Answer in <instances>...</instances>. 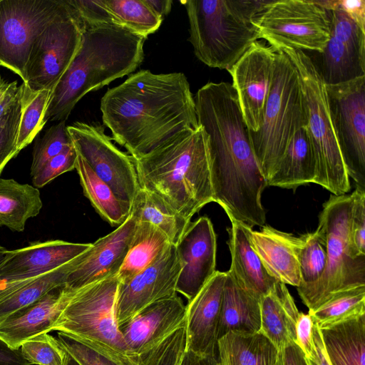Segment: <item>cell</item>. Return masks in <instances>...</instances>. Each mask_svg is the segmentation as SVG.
Listing matches in <instances>:
<instances>
[{"label":"cell","instance_id":"cell-1","mask_svg":"<svg viewBox=\"0 0 365 365\" xmlns=\"http://www.w3.org/2000/svg\"><path fill=\"white\" fill-rule=\"evenodd\" d=\"M100 109L111 138L135 160L199 126L190 83L180 72L131 74L106 91Z\"/></svg>","mask_w":365,"mask_h":365},{"label":"cell","instance_id":"cell-2","mask_svg":"<svg viewBox=\"0 0 365 365\" xmlns=\"http://www.w3.org/2000/svg\"><path fill=\"white\" fill-rule=\"evenodd\" d=\"M198 123L208 138L213 202L230 220L252 228L265 224L261 197L267 182L255 158L239 104L223 101L205 109Z\"/></svg>","mask_w":365,"mask_h":365},{"label":"cell","instance_id":"cell-3","mask_svg":"<svg viewBox=\"0 0 365 365\" xmlns=\"http://www.w3.org/2000/svg\"><path fill=\"white\" fill-rule=\"evenodd\" d=\"M83 23L80 48L52 91L46 122L66 120L86 93L130 75L143 61L146 38L114 24Z\"/></svg>","mask_w":365,"mask_h":365},{"label":"cell","instance_id":"cell-4","mask_svg":"<svg viewBox=\"0 0 365 365\" xmlns=\"http://www.w3.org/2000/svg\"><path fill=\"white\" fill-rule=\"evenodd\" d=\"M134 163L140 187L190 220L213 202L208 138L201 125L179 133Z\"/></svg>","mask_w":365,"mask_h":365},{"label":"cell","instance_id":"cell-5","mask_svg":"<svg viewBox=\"0 0 365 365\" xmlns=\"http://www.w3.org/2000/svg\"><path fill=\"white\" fill-rule=\"evenodd\" d=\"M268 1H182L195 56L209 67L230 70L260 38L253 20Z\"/></svg>","mask_w":365,"mask_h":365},{"label":"cell","instance_id":"cell-6","mask_svg":"<svg viewBox=\"0 0 365 365\" xmlns=\"http://www.w3.org/2000/svg\"><path fill=\"white\" fill-rule=\"evenodd\" d=\"M306 124L298 72L288 56L277 50L260 128L255 133L250 132L255 158L267 182L275 172L294 133Z\"/></svg>","mask_w":365,"mask_h":365},{"label":"cell","instance_id":"cell-7","mask_svg":"<svg viewBox=\"0 0 365 365\" xmlns=\"http://www.w3.org/2000/svg\"><path fill=\"white\" fill-rule=\"evenodd\" d=\"M279 50L291 60L299 76L305 105V128L315 160L314 183L334 195L346 194L351 189L349 177L334 127L326 83L304 51L287 48Z\"/></svg>","mask_w":365,"mask_h":365},{"label":"cell","instance_id":"cell-8","mask_svg":"<svg viewBox=\"0 0 365 365\" xmlns=\"http://www.w3.org/2000/svg\"><path fill=\"white\" fill-rule=\"evenodd\" d=\"M119 281L110 277L75 292L52 324L120 365H143L129 353L119 330L115 303Z\"/></svg>","mask_w":365,"mask_h":365},{"label":"cell","instance_id":"cell-9","mask_svg":"<svg viewBox=\"0 0 365 365\" xmlns=\"http://www.w3.org/2000/svg\"><path fill=\"white\" fill-rule=\"evenodd\" d=\"M352 195H331L319 217L325 231L327 265L322 277L302 300L314 310L333 294L365 285V257L354 258L349 246Z\"/></svg>","mask_w":365,"mask_h":365},{"label":"cell","instance_id":"cell-10","mask_svg":"<svg viewBox=\"0 0 365 365\" xmlns=\"http://www.w3.org/2000/svg\"><path fill=\"white\" fill-rule=\"evenodd\" d=\"M253 23L274 49L322 53L331 33V11L319 1L269 0Z\"/></svg>","mask_w":365,"mask_h":365},{"label":"cell","instance_id":"cell-11","mask_svg":"<svg viewBox=\"0 0 365 365\" xmlns=\"http://www.w3.org/2000/svg\"><path fill=\"white\" fill-rule=\"evenodd\" d=\"M83 29L81 16L66 0L63 11L33 42L24 83L33 91H53L80 48Z\"/></svg>","mask_w":365,"mask_h":365},{"label":"cell","instance_id":"cell-12","mask_svg":"<svg viewBox=\"0 0 365 365\" xmlns=\"http://www.w3.org/2000/svg\"><path fill=\"white\" fill-rule=\"evenodd\" d=\"M65 6L66 0H0V66L25 82L33 42Z\"/></svg>","mask_w":365,"mask_h":365},{"label":"cell","instance_id":"cell-13","mask_svg":"<svg viewBox=\"0 0 365 365\" xmlns=\"http://www.w3.org/2000/svg\"><path fill=\"white\" fill-rule=\"evenodd\" d=\"M66 129L76 153L120 200L132 205L140 188L133 158L111 142L101 125L76 122Z\"/></svg>","mask_w":365,"mask_h":365},{"label":"cell","instance_id":"cell-14","mask_svg":"<svg viewBox=\"0 0 365 365\" xmlns=\"http://www.w3.org/2000/svg\"><path fill=\"white\" fill-rule=\"evenodd\" d=\"M334 127L349 178L365 188V76L327 85Z\"/></svg>","mask_w":365,"mask_h":365},{"label":"cell","instance_id":"cell-15","mask_svg":"<svg viewBox=\"0 0 365 365\" xmlns=\"http://www.w3.org/2000/svg\"><path fill=\"white\" fill-rule=\"evenodd\" d=\"M324 6L331 11V33L316 67L324 83L338 84L365 76V31L334 1H324Z\"/></svg>","mask_w":365,"mask_h":365},{"label":"cell","instance_id":"cell-16","mask_svg":"<svg viewBox=\"0 0 365 365\" xmlns=\"http://www.w3.org/2000/svg\"><path fill=\"white\" fill-rule=\"evenodd\" d=\"M180 269L175 245L171 244L150 266L119 282L115 303L118 327L150 304L176 295Z\"/></svg>","mask_w":365,"mask_h":365},{"label":"cell","instance_id":"cell-17","mask_svg":"<svg viewBox=\"0 0 365 365\" xmlns=\"http://www.w3.org/2000/svg\"><path fill=\"white\" fill-rule=\"evenodd\" d=\"M275 52L264 41L258 40L227 71L243 119L252 133L260 128L271 88Z\"/></svg>","mask_w":365,"mask_h":365},{"label":"cell","instance_id":"cell-18","mask_svg":"<svg viewBox=\"0 0 365 365\" xmlns=\"http://www.w3.org/2000/svg\"><path fill=\"white\" fill-rule=\"evenodd\" d=\"M175 248L181 265L176 292L190 301L217 271L216 235L210 218L190 222Z\"/></svg>","mask_w":365,"mask_h":365},{"label":"cell","instance_id":"cell-19","mask_svg":"<svg viewBox=\"0 0 365 365\" xmlns=\"http://www.w3.org/2000/svg\"><path fill=\"white\" fill-rule=\"evenodd\" d=\"M186 305L177 294L155 302L119 327L130 355L140 358L185 326ZM141 363V362H140Z\"/></svg>","mask_w":365,"mask_h":365},{"label":"cell","instance_id":"cell-20","mask_svg":"<svg viewBox=\"0 0 365 365\" xmlns=\"http://www.w3.org/2000/svg\"><path fill=\"white\" fill-rule=\"evenodd\" d=\"M136 223L130 215L115 230L92 243L83 254L79 264L67 274L65 287L75 292L116 277L128 251Z\"/></svg>","mask_w":365,"mask_h":365},{"label":"cell","instance_id":"cell-21","mask_svg":"<svg viewBox=\"0 0 365 365\" xmlns=\"http://www.w3.org/2000/svg\"><path fill=\"white\" fill-rule=\"evenodd\" d=\"M226 272L216 271L186 305L185 350L218 359L217 331Z\"/></svg>","mask_w":365,"mask_h":365},{"label":"cell","instance_id":"cell-22","mask_svg":"<svg viewBox=\"0 0 365 365\" xmlns=\"http://www.w3.org/2000/svg\"><path fill=\"white\" fill-rule=\"evenodd\" d=\"M91 244L56 240L10 250L0 267V280H26L49 273L80 256Z\"/></svg>","mask_w":365,"mask_h":365},{"label":"cell","instance_id":"cell-23","mask_svg":"<svg viewBox=\"0 0 365 365\" xmlns=\"http://www.w3.org/2000/svg\"><path fill=\"white\" fill-rule=\"evenodd\" d=\"M73 293L65 285L56 287L11 314L0 324V340L10 349L18 350L28 339L51 332L52 324Z\"/></svg>","mask_w":365,"mask_h":365},{"label":"cell","instance_id":"cell-24","mask_svg":"<svg viewBox=\"0 0 365 365\" xmlns=\"http://www.w3.org/2000/svg\"><path fill=\"white\" fill-rule=\"evenodd\" d=\"M81 19L91 24H110L148 38L163 19L144 0H68Z\"/></svg>","mask_w":365,"mask_h":365},{"label":"cell","instance_id":"cell-25","mask_svg":"<svg viewBox=\"0 0 365 365\" xmlns=\"http://www.w3.org/2000/svg\"><path fill=\"white\" fill-rule=\"evenodd\" d=\"M250 244L267 272L277 281L296 287L300 284L299 252L300 236L269 225L259 230L247 227Z\"/></svg>","mask_w":365,"mask_h":365},{"label":"cell","instance_id":"cell-26","mask_svg":"<svg viewBox=\"0 0 365 365\" xmlns=\"http://www.w3.org/2000/svg\"><path fill=\"white\" fill-rule=\"evenodd\" d=\"M230 221L228 246L231 266L228 272L242 289L259 300L273 289L277 280L267 272L252 248L247 227L235 220Z\"/></svg>","mask_w":365,"mask_h":365},{"label":"cell","instance_id":"cell-27","mask_svg":"<svg viewBox=\"0 0 365 365\" xmlns=\"http://www.w3.org/2000/svg\"><path fill=\"white\" fill-rule=\"evenodd\" d=\"M260 330L281 351L296 343L295 328L299 315L293 297L282 282L259 299Z\"/></svg>","mask_w":365,"mask_h":365},{"label":"cell","instance_id":"cell-28","mask_svg":"<svg viewBox=\"0 0 365 365\" xmlns=\"http://www.w3.org/2000/svg\"><path fill=\"white\" fill-rule=\"evenodd\" d=\"M220 365H279L281 351L260 331H230L217 341Z\"/></svg>","mask_w":365,"mask_h":365},{"label":"cell","instance_id":"cell-29","mask_svg":"<svg viewBox=\"0 0 365 365\" xmlns=\"http://www.w3.org/2000/svg\"><path fill=\"white\" fill-rule=\"evenodd\" d=\"M260 324L259 300L242 289L227 271L222 297L218 339L230 331L258 332Z\"/></svg>","mask_w":365,"mask_h":365},{"label":"cell","instance_id":"cell-30","mask_svg":"<svg viewBox=\"0 0 365 365\" xmlns=\"http://www.w3.org/2000/svg\"><path fill=\"white\" fill-rule=\"evenodd\" d=\"M315 160L307 129L299 128L292 135L267 186L295 190L315 178Z\"/></svg>","mask_w":365,"mask_h":365},{"label":"cell","instance_id":"cell-31","mask_svg":"<svg viewBox=\"0 0 365 365\" xmlns=\"http://www.w3.org/2000/svg\"><path fill=\"white\" fill-rule=\"evenodd\" d=\"M319 330L331 365H365V314Z\"/></svg>","mask_w":365,"mask_h":365},{"label":"cell","instance_id":"cell-32","mask_svg":"<svg viewBox=\"0 0 365 365\" xmlns=\"http://www.w3.org/2000/svg\"><path fill=\"white\" fill-rule=\"evenodd\" d=\"M43 207L39 190L14 179L0 178V227L23 232L26 221Z\"/></svg>","mask_w":365,"mask_h":365},{"label":"cell","instance_id":"cell-33","mask_svg":"<svg viewBox=\"0 0 365 365\" xmlns=\"http://www.w3.org/2000/svg\"><path fill=\"white\" fill-rule=\"evenodd\" d=\"M170 245L167 236L155 226L137 222L128 251L116 276L119 282L128 281L150 266Z\"/></svg>","mask_w":365,"mask_h":365},{"label":"cell","instance_id":"cell-34","mask_svg":"<svg viewBox=\"0 0 365 365\" xmlns=\"http://www.w3.org/2000/svg\"><path fill=\"white\" fill-rule=\"evenodd\" d=\"M130 215L137 222H148L175 245L186 230L190 220L176 212L155 193L140 187L131 205Z\"/></svg>","mask_w":365,"mask_h":365},{"label":"cell","instance_id":"cell-35","mask_svg":"<svg viewBox=\"0 0 365 365\" xmlns=\"http://www.w3.org/2000/svg\"><path fill=\"white\" fill-rule=\"evenodd\" d=\"M75 169L84 195L101 217L112 226L123 224L130 215L131 205L120 200L78 153Z\"/></svg>","mask_w":365,"mask_h":365},{"label":"cell","instance_id":"cell-36","mask_svg":"<svg viewBox=\"0 0 365 365\" xmlns=\"http://www.w3.org/2000/svg\"><path fill=\"white\" fill-rule=\"evenodd\" d=\"M83 254L54 271L26 280L1 299L0 324L9 316L36 302L52 289L65 285L67 274L79 264Z\"/></svg>","mask_w":365,"mask_h":365},{"label":"cell","instance_id":"cell-37","mask_svg":"<svg viewBox=\"0 0 365 365\" xmlns=\"http://www.w3.org/2000/svg\"><path fill=\"white\" fill-rule=\"evenodd\" d=\"M299 252L300 284L297 287L303 299L317 286L327 265V241L323 226L319 223L312 232L300 235Z\"/></svg>","mask_w":365,"mask_h":365},{"label":"cell","instance_id":"cell-38","mask_svg":"<svg viewBox=\"0 0 365 365\" xmlns=\"http://www.w3.org/2000/svg\"><path fill=\"white\" fill-rule=\"evenodd\" d=\"M309 314L319 328L365 314V285L333 294Z\"/></svg>","mask_w":365,"mask_h":365},{"label":"cell","instance_id":"cell-39","mask_svg":"<svg viewBox=\"0 0 365 365\" xmlns=\"http://www.w3.org/2000/svg\"><path fill=\"white\" fill-rule=\"evenodd\" d=\"M22 86L21 112L17 135L19 151L33 141L46 123L45 115L52 93L46 89L33 91L24 82Z\"/></svg>","mask_w":365,"mask_h":365},{"label":"cell","instance_id":"cell-40","mask_svg":"<svg viewBox=\"0 0 365 365\" xmlns=\"http://www.w3.org/2000/svg\"><path fill=\"white\" fill-rule=\"evenodd\" d=\"M20 350L31 365H62L66 356L58 339L48 333L28 339L21 344Z\"/></svg>","mask_w":365,"mask_h":365},{"label":"cell","instance_id":"cell-41","mask_svg":"<svg viewBox=\"0 0 365 365\" xmlns=\"http://www.w3.org/2000/svg\"><path fill=\"white\" fill-rule=\"evenodd\" d=\"M72 144L68 133L66 120L49 128L34 145L31 166V175H35L50 159Z\"/></svg>","mask_w":365,"mask_h":365},{"label":"cell","instance_id":"cell-42","mask_svg":"<svg viewBox=\"0 0 365 365\" xmlns=\"http://www.w3.org/2000/svg\"><path fill=\"white\" fill-rule=\"evenodd\" d=\"M21 112L20 97L0 118V175L8 162L19 153L17 148V135Z\"/></svg>","mask_w":365,"mask_h":365},{"label":"cell","instance_id":"cell-43","mask_svg":"<svg viewBox=\"0 0 365 365\" xmlns=\"http://www.w3.org/2000/svg\"><path fill=\"white\" fill-rule=\"evenodd\" d=\"M351 195L349 246L351 257L359 258L365 257V188L356 185Z\"/></svg>","mask_w":365,"mask_h":365},{"label":"cell","instance_id":"cell-44","mask_svg":"<svg viewBox=\"0 0 365 365\" xmlns=\"http://www.w3.org/2000/svg\"><path fill=\"white\" fill-rule=\"evenodd\" d=\"M185 326L140 358L143 365H179L185 350Z\"/></svg>","mask_w":365,"mask_h":365},{"label":"cell","instance_id":"cell-45","mask_svg":"<svg viewBox=\"0 0 365 365\" xmlns=\"http://www.w3.org/2000/svg\"><path fill=\"white\" fill-rule=\"evenodd\" d=\"M57 336L63 349L79 365H120L107 355L65 333L58 331Z\"/></svg>","mask_w":365,"mask_h":365},{"label":"cell","instance_id":"cell-46","mask_svg":"<svg viewBox=\"0 0 365 365\" xmlns=\"http://www.w3.org/2000/svg\"><path fill=\"white\" fill-rule=\"evenodd\" d=\"M77 153L73 143L50 159L32 176L34 187H43L61 174L76 168Z\"/></svg>","mask_w":365,"mask_h":365},{"label":"cell","instance_id":"cell-47","mask_svg":"<svg viewBox=\"0 0 365 365\" xmlns=\"http://www.w3.org/2000/svg\"><path fill=\"white\" fill-rule=\"evenodd\" d=\"M313 324V319L309 313H299L295 328V344L302 350L305 358L309 357L314 349Z\"/></svg>","mask_w":365,"mask_h":365},{"label":"cell","instance_id":"cell-48","mask_svg":"<svg viewBox=\"0 0 365 365\" xmlns=\"http://www.w3.org/2000/svg\"><path fill=\"white\" fill-rule=\"evenodd\" d=\"M22 87L16 81L9 83L0 77V118L20 98Z\"/></svg>","mask_w":365,"mask_h":365},{"label":"cell","instance_id":"cell-49","mask_svg":"<svg viewBox=\"0 0 365 365\" xmlns=\"http://www.w3.org/2000/svg\"><path fill=\"white\" fill-rule=\"evenodd\" d=\"M334 4L344 11L362 30L365 31L364 0H339L334 1Z\"/></svg>","mask_w":365,"mask_h":365},{"label":"cell","instance_id":"cell-50","mask_svg":"<svg viewBox=\"0 0 365 365\" xmlns=\"http://www.w3.org/2000/svg\"><path fill=\"white\" fill-rule=\"evenodd\" d=\"M313 343L312 355L305 358L307 365H331L324 349L319 328L315 322L313 324Z\"/></svg>","mask_w":365,"mask_h":365},{"label":"cell","instance_id":"cell-51","mask_svg":"<svg viewBox=\"0 0 365 365\" xmlns=\"http://www.w3.org/2000/svg\"><path fill=\"white\" fill-rule=\"evenodd\" d=\"M0 365H31L22 356L20 349H10L0 340Z\"/></svg>","mask_w":365,"mask_h":365},{"label":"cell","instance_id":"cell-52","mask_svg":"<svg viewBox=\"0 0 365 365\" xmlns=\"http://www.w3.org/2000/svg\"><path fill=\"white\" fill-rule=\"evenodd\" d=\"M179 365H220L218 359L185 350Z\"/></svg>","mask_w":365,"mask_h":365},{"label":"cell","instance_id":"cell-53","mask_svg":"<svg viewBox=\"0 0 365 365\" xmlns=\"http://www.w3.org/2000/svg\"><path fill=\"white\" fill-rule=\"evenodd\" d=\"M282 365H307L304 355L296 344H291L281 351Z\"/></svg>","mask_w":365,"mask_h":365},{"label":"cell","instance_id":"cell-54","mask_svg":"<svg viewBox=\"0 0 365 365\" xmlns=\"http://www.w3.org/2000/svg\"><path fill=\"white\" fill-rule=\"evenodd\" d=\"M147 5L160 17L164 18L172 8L171 0H144Z\"/></svg>","mask_w":365,"mask_h":365},{"label":"cell","instance_id":"cell-55","mask_svg":"<svg viewBox=\"0 0 365 365\" xmlns=\"http://www.w3.org/2000/svg\"><path fill=\"white\" fill-rule=\"evenodd\" d=\"M10 253V250H7L6 247L0 245V267L4 263V262L9 257Z\"/></svg>","mask_w":365,"mask_h":365},{"label":"cell","instance_id":"cell-56","mask_svg":"<svg viewBox=\"0 0 365 365\" xmlns=\"http://www.w3.org/2000/svg\"><path fill=\"white\" fill-rule=\"evenodd\" d=\"M66 352V351H65ZM62 365H79L69 354L66 352V356Z\"/></svg>","mask_w":365,"mask_h":365},{"label":"cell","instance_id":"cell-57","mask_svg":"<svg viewBox=\"0 0 365 365\" xmlns=\"http://www.w3.org/2000/svg\"><path fill=\"white\" fill-rule=\"evenodd\" d=\"M282 356V355H281ZM279 365H282V359H281V362H280V364Z\"/></svg>","mask_w":365,"mask_h":365},{"label":"cell","instance_id":"cell-58","mask_svg":"<svg viewBox=\"0 0 365 365\" xmlns=\"http://www.w3.org/2000/svg\"><path fill=\"white\" fill-rule=\"evenodd\" d=\"M0 77H1V75H0Z\"/></svg>","mask_w":365,"mask_h":365}]
</instances>
